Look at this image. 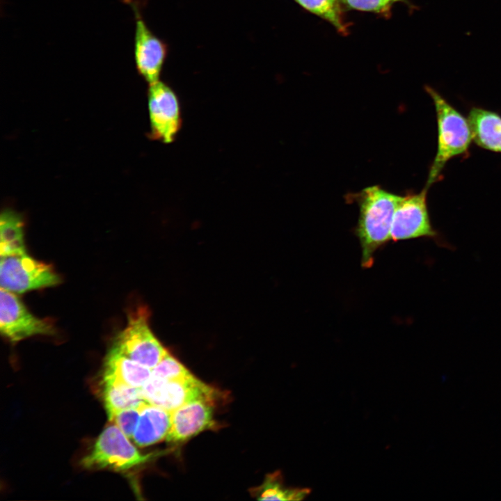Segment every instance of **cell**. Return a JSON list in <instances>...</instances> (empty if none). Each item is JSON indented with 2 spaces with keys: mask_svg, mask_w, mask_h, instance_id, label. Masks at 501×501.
Segmentation results:
<instances>
[{
  "mask_svg": "<svg viewBox=\"0 0 501 501\" xmlns=\"http://www.w3.org/2000/svg\"><path fill=\"white\" fill-rule=\"evenodd\" d=\"M103 380L141 388L152 376V369L112 347L106 357Z\"/></svg>",
  "mask_w": 501,
  "mask_h": 501,
  "instance_id": "cell-13",
  "label": "cell"
},
{
  "mask_svg": "<svg viewBox=\"0 0 501 501\" xmlns=\"http://www.w3.org/2000/svg\"><path fill=\"white\" fill-rule=\"evenodd\" d=\"M0 331L10 342H17L38 335H53L55 327L49 319L33 315L15 293L0 291Z\"/></svg>",
  "mask_w": 501,
  "mask_h": 501,
  "instance_id": "cell-9",
  "label": "cell"
},
{
  "mask_svg": "<svg viewBox=\"0 0 501 501\" xmlns=\"http://www.w3.org/2000/svg\"><path fill=\"white\" fill-rule=\"evenodd\" d=\"M171 424V412L157 405L144 403L141 408L133 439L139 447H146L166 439Z\"/></svg>",
  "mask_w": 501,
  "mask_h": 501,
  "instance_id": "cell-12",
  "label": "cell"
},
{
  "mask_svg": "<svg viewBox=\"0 0 501 501\" xmlns=\"http://www.w3.org/2000/svg\"><path fill=\"white\" fill-rule=\"evenodd\" d=\"M144 399L170 412L196 400L213 403L217 391L196 379L192 374L179 379L166 380L154 376L141 387Z\"/></svg>",
  "mask_w": 501,
  "mask_h": 501,
  "instance_id": "cell-5",
  "label": "cell"
},
{
  "mask_svg": "<svg viewBox=\"0 0 501 501\" xmlns=\"http://www.w3.org/2000/svg\"><path fill=\"white\" fill-rule=\"evenodd\" d=\"M304 10L330 23L344 35L349 33L350 23L347 21L344 7L340 0H296Z\"/></svg>",
  "mask_w": 501,
  "mask_h": 501,
  "instance_id": "cell-17",
  "label": "cell"
},
{
  "mask_svg": "<svg viewBox=\"0 0 501 501\" xmlns=\"http://www.w3.org/2000/svg\"><path fill=\"white\" fill-rule=\"evenodd\" d=\"M142 405L118 411L108 416L109 420L118 427L127 436L132 438L139 420Z\"/></svg>",
  "mask_w": 501,
  "mask_h": 501,
  "instance_id": "cell-21",
  "label": "cell"
},
{
  "mask_svg": "<svg viewBox=\"0 0 501 501\" xmlns=\"http://www.w3.org/2000/svg\"><path fill=\"white\" fill-rule=\"evenodd\" d=\"M61 283L53 267L24 253L1 256V288L15 294L52 287Z\"/></svg>",
  "mask_w": 501,
  "mask_h": 501,
  "instance_id": "cell-6",
  "label": "cell"
},
{
  "mask_svg": "<svg viewBox=\"0 0 501 501\" xmlns=\"http://www.w3.org/2000/svg\"><path fill=\"white\" fill-rule=\"evenodd\" d=\"M468 119L475 143L486 150L501 152V116L491 111L472 107Z\"/></svg>",
  "mask_w": 501,
  "mask_h": 501,
  "instance_id": "cell-14",
  "label": "cell"
},
{
  "mask_svg": "<svg viewBox=\"0 0 501 501\" xmlns=\"http://www.w3.org/2000/svg\"><path fill=\"white\" fill-rule=\"evenodd\" d=\"M149 85L148 96L151 135L164 143H171L181 125L177 96L168 84L159 80Z\"/></svg>",
  "mask_w": 501,
  "mask_h": 501,
  "instance_id": "cell-10",
  "label": "cell"
},
{
  "mask_svg": "<svg viewBox=\"0 0 501 501\" xmlns=\"http://www.w3.org/2000/svg\"><path fill=\"white\" fill-rule=\"evenodd\" d=\"M401 198L379 186H372L356 196L359 217L355 234L361 248V266L372 267L376 252L391 241L393 216Z\"/></svg>",
  "mask_w": 501,
  "mask_h": 501,
  "instance_id": "cell-1",
  "label": "cell"
},
{
  "mask_svg": "<svg viewBox=\"0 0 501 501\" xmlns=\"http://www.w3.org/2000/svg\"><path fill=\"white\" fill-rule=\"evenodd\" d=\"M151 457L150 454L141 453L129 438L113 424L102 431L81 464L89 470L125 472L145 463Z\"/></svg>",
  "mask_w": 501,
  "mask_h": 501,
  "instance_id": "cell-3",
  "label": "cell"
},
{
  "mask_svg": "<svg viewBox=\"0 0 501 501\" xmlns=\"http://www.w3.org/2000/svg\"><path fill=\"white\" fill-rule=\"evenodd\" d=\"M144 0H123L133 10L135 19L134 54L139 74L150 84L159 80L168 56V47L148 27L142 15Z\"/></svg>",
  "mask_w": 501,
  "mask_h": 501,
  "instance_id": "cell-8",
  "label": "cell"
},
{
  "mask_svg": "<svg viewBox=\"0 0 501 501\" xmlns=\"http://www.w3.org/2000/svg\"><path fill=\"white\" fill-rule=\"evenodd\" d=\"M255 491L257 499L260 500H299L310 492L308 488H285L279 473L268 475Z\"/></svg>",
  "mask_w": 501,
  "mask_h": 501,
  "instance_id": "cell-18",
  "label": "cell"
},
{
  "mask_svg": "<svg viewBox=\"0 0 501 501\" xmlns=\"http://www.w3.org/2000/svg\"><path fill=\"white\" fill-rule=\"evenodd\" d=\"M428 189L425 186L418 193L401 196L393 216L391 241L429 238L440 246L450 248L431 225L427 204Z\"/></svg>",
  "mask_w": 501,
  "mask_h": 501,
  "instance_id": "cell-7",
  "label": "cell"
},
{
  "mask_svg": "<svg viewBox=\"0 0 501 501\" xmlns=\"http://www.w3.org/2000/svg\"><path fill=\"white\" fill-rule=\"evenodd\" d=\"M344 7L348 10L368 12L379 16L389 18L393 6L396 3L406 4L411 11L418 8L410 0H340Z\"/></svg>",
  "mask_w": 501,
  "mask_h": 501,
  "instance_id": "cell-19",
  "label": "cell"
},
{
  "mask_svg": "<svg viewBox=\"0 0 501 501\" xmlns=\"http://www.w3.org/2000/svg\"><path fill=\"white\" fill-rule=\"evenodd\" d=\"M214 424L212 403L193 401L171 412L170 428L166 439L169 443L182 442L210 429Z\"/></svg>",
  "mask_w": 501,
  "mask_h": 501,
  "instance_id": "cell-11",
  "label": "cell"
},
{
  "mask_svg": "<svg viewBox=\"0 0 501 501\" xmlns=\"http://www.w3.org/2000/svg\"><path fill=\"white\" fill-rule=\"evenodd\" d=\"M191 374L190 372L168 352L152 369V376L166 380H174Z\"/></svg>",
  "mask_w": 501,
  "mask_h": 501,
  "instance_id": "cell-20",
  "label": "cell"
},
{
  "mask_svg": "<svg viewBox=\"0 0 501 501\" xmlns=\"http://www.w3.org/2000/svg\"><path fill=\"white\" fill-rule=\"evenodd\" d=\"M150 312L143 306L131 312L125 328L118 335L113 346L120 353L150 369L168 353L152 333Z\"/></svg>",
  "mask_w": 501,
  "mask_h": 501,
  "instance_id": "cell-4",
  "label": "cell"
},
{
  "mask_svg": "<svg viewBox=\"0 0 501 501\" xmlns=\"http://www.w3.org/2000/svg\"><path fill=\"white\" fill-rule=\"evenodd\" d=\"M102 392L108 416L120 410L139 407L147 402L143 397L141 387L103 380Z\"/></svg>",
  "mask_w": 501,
  "mask_h": 501,
  "instance_id": "cell-15",
  "label": "cell"
},
{
  "mask_svg": "<svg viewBox=\"0 0 501 501\" xmlns=\"http://www.w3.org/2000/svg\"><path fill=\"white\" fill-rule=\"evenodd\" d=\"M22 217L11 210H5L0 219V255L26 253Z\"/></svg>",
  "mask_w": 501,
  "mask_h": 501,
  "instance_id": "cell-16",
  "label": "cell"
},
{
  "mask_svg": "<svg viewBox=\"0 0 501 501\" xmlns=\"http://www.w3.org/2000/svg\"><path fill=\"white\" fill-rule=\"evenodd\" d=\"M424 89L434 102L438 125L437 151L425 186L429 188L438 179L449 160L467 152L473 137L468 119L435 89L429 86Z\"/></svg>",
  "mask_w": 501,
  "mask_h": 501,
  "instance_id": "cell-2",
  "label": "cell"
}]
</instances>
